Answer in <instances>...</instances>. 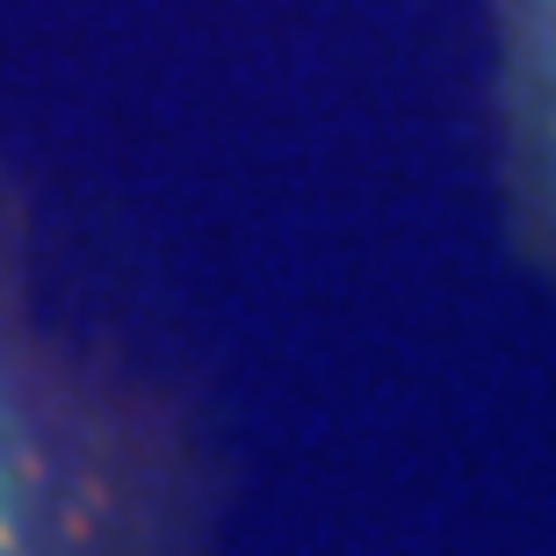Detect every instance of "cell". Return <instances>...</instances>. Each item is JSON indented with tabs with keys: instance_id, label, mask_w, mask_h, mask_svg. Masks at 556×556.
I'll return each mask as SVG.
<instances>
[{
	"instance_id": "6da1fadb",
	"label": "cell",
	"mask_w": 556,
	"mask_h": 556,
	"mask_svg": "<svg viewBox=\"0 0 556 556\" xmlns=\"http://www.w3.org/2000/svg\"><path fill=\"white\" fill-rule=\"evenodd\" d=\"M217 520L195 397L51 289L0 160V556H225Z\"/></svg>"
},
{
	"instance_id": "7a4b0ae2",
	"label": "cell",
	"mask_w": 556,
	"mask_h": 556,
	"mask_svg": "<svg viewBox=\"0 0 556 556\" xmlns=\"http://www.w3.org/2000/svg\"><path fill=\"white\" fill-rule=\"evenodd\" d=\"M506 239L556 296V0H470Z\"/></svg>"
}]
</instances>
